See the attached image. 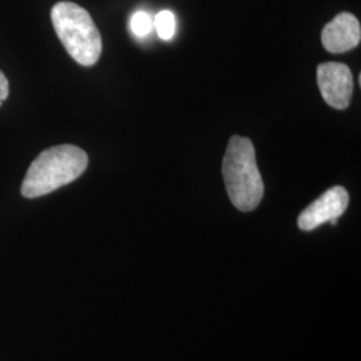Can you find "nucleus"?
Wrapping results in <instances>:
<instances>
[{
	"label": "nucleus",
	"instance_id": "1",
	"mask_svg": "<svg viewBox=\"0 0 361 361\" xmlns=\"http://www.w3.org/2000/svg\"><path fill=\"white\" fill-rule=\"evenodd\" d=\"M89 165L85 150L74 145L54 146L37 157L22 183L26 198L51 193L79 178Z\"/></svg>",
	"mask_w": 361,
	"mask_h": 361
},
{
	"label": "nucleus",
	"instance_id": "2",
	"mask_svg": "<svg viewBox=\"0 0 361 361\" xmlns=\"http://www.w3.org/2000/svg\"><path fill=\"white\" fill-rule=\"evenodd\" d=\"M222 176L233 205L252 212L264 197V182L258 170L256 150L249 138L233 135L222 161Z\"/></svg>",
	"mask_w": 361,
	"mask_h": 361
},
{
	"label": "nucleus",
	"instance_id": "3",
	"mask_svg": "<svg viewBox=\"0 0 361 361\" xmlns=\"http://www.w3.org/2000/svg\"><path fill=\"white\" fill-rule=\"evenodd\" d=\"M56 35L71 58L82 66L95 65L102 54V38L90 13L71 1H59L51 10Z\"/></svg>",
	"mask_w": 361,
	"mask_h": 361
},
{
	"label": "nucleus",
	"instance_id": "4",
	"mask_svg": "<svg viewBox=\"0 0 361 361\" xmlns=\"http://www.w3.org/2000/svg\"><path fill=\"white\" fill-rule=\"evenodd\" d=\"M349 204V194L343 186H334L313 201L298 216V228L304 232L314 231L325 222L337 224V219L343 216Z\"/></svg>",
	"mask_w": 361,
	"mask_h": 361
},
{
	"label": "nucleus",
	"instance_id": "5",
	"mask_svg": "<svg viewBox=\"0 0 361 361\" xmlns=\"http://www.w3.org/2000/svg\"><path fill=\"white\" fill-rule=\"evenodd\" d=\"M317 83L324 101L331 107L344 110L353 94V75L344 63L328 62L317 67Z\"/></svg>",
	"mask_w": 361,
	"mask_h": 361
},
{
	"label": "nucleus",
	"instance_id": "6",
	"mask_svg": "<svg viewBox=\"0 0 361 361\" xmlns=\"http://www.w3.org/2000/svg\"><path fill=\"white\" fill-rule=\"evenodd\" d=\"M361 27L359 19L349 13H338L324 27L322 43L326 51L341 54L359 46Z\"/></svg>",
	"mask_w": 361,
	"mask_h": 361
},
{
	"label": "nucleus",
	"instance_id": "7",
	"mask_svg": "<svg viewBox=\"0 0 361 361\" xmlns=\"http://www.w3.org/2000/svg\"><path fill=\"white\" fill-rule=\"evenodd\" d=\"M154 27V20L147 13L138 11L130 19V30L137 38H146Z\"/></svg>",
	"mask_w": 361,
	"mask_h": 361
},
{
	"label": "nucleus",
	"instance_id": "8",
	"mask_svg": "<svg viewBox=\"0 0 361 361\" xmlns=\"http://www.w3.org/2000/svg\"><path fill=\"white\" fill-rule=\"evenodd\" d=\"M154 27L164 40H170L176 34V16L170 11H161L155 16Z\"/></svg>",
	"mask_w": 361,
	"mask_h": 361
},
{
	"label": "nucleus",
	"instance_id": "9",
	"mask_svg": "<svg viewBox=\"0 0 361 361\" xmlns=\"http://www.w3.org/2000/svg\"><path fill=\"white\" fill-rule=\"evenodd\" d=\"M8 91H10V86H8V80L6 75L0 71V106L7 99L8 97Z\"/></svg>",
	"mask_w": 361,
	"mask_h": 361
}]
</instances>
